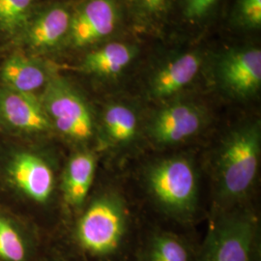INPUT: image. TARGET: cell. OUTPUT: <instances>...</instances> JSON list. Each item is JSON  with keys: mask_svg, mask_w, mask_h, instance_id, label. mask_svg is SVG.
<instances>
[{"mask_svg": "<svg viewBox=\"0 0 261 261\" xmlns=\"http://www.w3.org/2000/svg\"><path fill=\"white\" fill-rule=\"evenodd\" d=\"M137 243L132 238L125 200L112 191L88 204L73 234L75 252L83 261H134Z\"/></svg>", "mask_w": 261, "mask_h": 261, "instance_id": "cell-1", "label": "cell"}, {"mask_svg": "<svg viewBox=\"0 0 261 261\" xmlns=\"http://www.w3.org/2000/svg\"><path fill=\"white\" fill-rule=\"evenodd\" d=\"M260 122H244L221 141L214 162L216 195L225 205L241 202L250 195L258 173Z\"/></svg>", "mask_w": 261, "mask_h": 261, "instance_id": "cell-2", "label": "cell"}, {"mask_svg": "<svg viewBox=\"0 0 261 261\" xmlns=\"http://www.w3.org/2000/svg\"><path fill=\"white\" fill-rule=\"evenodd\" d=\"M145 184L153 199L168 214L187 218L198 201V179L195 165L184 156L161 159L145 171Z\"/></svg>", "mask_w": 261, "mask_h": 261, "instance_id": "cell-3", "label": "cell"}, {"mask_svg": "<svg viewBox=\"0 0 261 261\" xmlns=\"http://www.w3.org/2000/svg\"><path fill=\"white\" fill-rule=\"evenodd\" d=\"M196 261H260L257 220L248 211L218 219L198 246Z\"/></svg>", "mask_w": 261, "mask_h": 261, "instance_id": "cell-4", "label": "cell"}, {"mask_svg": "<svg viewBox=\"0 0 261 261\" xmlns=\"http://www.w3.org/2000/svg\"><path fill=\"white\" fill-rule=\"evenodd\" d=\"M40 99L53 130L79 144L93 138L96 123L92 111L84 96L64 79L53 75Z\"/></svg>", "mask_w": 261, "mask_h": 261, "instance_id": "cell-5", "label": "cell"}, {"mask_svg": "<svg viewBox=\"0 0 261 261\" xmlns=\"http://www.w3.org/2000/svg\"><path fill=\"white\" fill-rule=\"evenodd\" d=\"M208 121L205 109L188 101H175L155 112L146 126L147 136L157 146H171L197 136Z\"/></svg>", "mask_w": 261, "mask_h": 261, "instance_id": "cell-6", "label": "cell"}, {"mask_svg": "<svg viewBox=\"0 0 261 261\" xmlns=\"http://www.w3.org/2000/svg\"><path fill=\"white\" fill-rule=\"evenodd\" d=\"M216 76L221 88L232 98L251 99L260 89V48L243 47L225 53L218 61Z\"/></svg>", "mask_w": 261, "mask_h": 261, "instance_id": "cell-7", "label": "cell"}, {"mask_svg": "<svg viewBox=\"0 0 261 261\" xmlns=\"http://www.w3.org/2000/svg\"><path fill=\"white\" fill-rule=\"evenodd\" d=\"M119 22L115 0H85L72 14L69 41L75 47H86L113 33Z\"/></svg>", "mask_w": 261, "mask_h": 261, "instance_id": "cell-8", "label": "cell"}, {"mask_svg": "<svg viewBox=\"0 0 261 261\" xmlns=\"http://www.w3.org/2000/svg\"><path fill=\"white\" fill-rule=\"evenodd\" d=\"M8 179L22 195L37 203H46L53 196L56 178L47 161L29 151H19L10 158Z\"/></svg>", "mask_w": 261, "mask_h": 261, "instance_id": "cell-9", "label": "cell"}, {"mask_svg": "<svg viewBox=\"0 0 261 261\" xmlns=\"http://www.w3.org/2000/svg\"><path fill=\"white\" fill-rule=\"evenodd\" d=\"M0 125L23 134H41L53 130L40 97L5 86L0 88Z\"/></svg>", "mask_w": 261, "mask_h": 261, "instance_id": "cell-10", "label": "cell"}, {"mask_svg": "<svg viewBox=\"0 0 261 261\" xmlns=\"http://www.w3.org/2000/svg\"><path fill=\"white\" fill-rule=\"evenodd\" d=\"M202 65L199 54L186 53L162 64L150 75L147 93L157 101L171 99L192 84Z\"/></svg>", "mask_w": 261, "mask_h": 261, "instance_id": "cell-11", "label": "cell"}, {"mask_svg": "<svg viewBox=\"0 0 261 261\" xmlns=\"http://www.w3.org/2000/svg\"><path fill=\"white\" fill-rule=\"evenodd\" d=\"M197 250L181 234L152 229L139 237L134 261H196Z\"/></svg>", "mask_w": 261, "mask_h": 261, "instance_id": "cell-12", "label": "cell"}, {"mask_svg": "<svg viewBox=\"0 0 261 261\" xmlns=\"http://www.w3.org/2000/svg\"><path fill=\"white\" fill-rule=\"evenodd\" d=\"M96 166V156L87 150L79 151L69 159L62 179V192L68 205H84L93 184Z\"/></svg>", "mask_w": 261, "mask_h": 261, "instance_id": "cell-13", "label": "cell"}, {"mask_svg": "<svg viewBox=\"0 0 261 261\" xmlns=\"http://www.w3.org/2000/svg\"><path fill=\"white\" fill-rule=\"evenodd\" d=\"M53 75L41 62L21 55L10 56L0 71L5 87L29 94L44 89Z\"/></svg>", "mask_w": 261, "mask_h": 261, "instance_id": "cell-14", "label": "cell"}, {"mask_svg": "<svg viewBox=\"0 0 261 261\" xmlns=\"http://www.w3.org/2000/svg\"><path fill=\"white\" fill-rule=\"evenodd\" d=\"M139 126L138 114L129 105L110 103L102 115V141L110 148L125 147L137 139Z\"/></svg>", "mask_w": 261, "mask_h": 261, "instance_id": "cell-15", "label": "cell"}, {"mask_svg": "<svg viewBox=\"0 0 261 261\" xmlns=\"http://www.w3.org/2000/svg\"><path fill=\"white\" fill-rule=\"evenodd\" d=\"M72 14L61 5L43 11L28 25L27 41L30 47L44 49L55 47L68 36Z\"/></svg>", "mask_w": 261, "mask_h": 261, "instance_id": "cell-16", "label": "cell"}, {"mask_svg": "<svg viewBox=\"0 0 261 261\" xmlns=\"http://www.w3.org/2000/svg\"><path fill=\"white\" fill-rule=\"evenodd\" d=\"M137 55L138 50L134 46L112 42L86 55L81 68L88 74L115 76L130 65Z\"/></svg>", "mask_w": 261, "mask_h": 261, "instance_id": "cell-17", "label": "cell"}, {"mask_svg": "<svg viewBox=\"0 0 261 261\" xmlns=\"http://www.w3.org/2000/svg\"><path fill=\"white\" fill-rule=\"evenodd\" d=\"M29 244L8 218L0 215V261H28Z\"/></svg>", "mask_w": 261, "mask_h": 261, "instance_id": "cell-18", "label": "cell"}, {"mask_svg": "<svg viewBox=\"0 0 261 261\" xmlns=\"http://www.w3.org/2000/svg\"><path fill=\"white\" fill-rule=\"evenodd\" d=\"M134 19L140 27L157 28L168 16L171 0H126Z\"/></svg>", "mask_w": 261, "mask_h": 261, "instance_id": "cell-19", "label": "cell"}, {"mask_svg": "<svg viewBox=\"0 0 261 261\" xmlns=\"http://www.w3.org/2000/svg\"><path fill=\"white\" fill-rule=\"evenodd\" d=\"M34 0H0V30L15 34L28 25Z\"/></svg>", "mask_w": 261, "mask_h": 261, "instance_id": "cell-20", "label": "cell"}, {"mask_svg": "<svg viewBox=\"0 0 261 261\" xmlns=\"http://www.w3.org/2000/svg\"><path fill=\"white\" fill-rule=\"evenodd\" d=\"M231 22L245 30H258L261 27V0H236Z\"/></svg>", "mask_w": 261, "mask_h": 261, "instance_id": "cell-21", "label": "cell"}, {"mask_svg": "<svg viewBox=\"0 0 261 261\" xmlns=\"http://www.w3.org/2000/svg\"><path fill=\"white\" fill-rule=\"evenodd\" d=\"M220 0H181L183 15L191 21L205 19Z\"/></svg>", "mask_w": 261, "mask_h": 261, "instance_id": "cell-22", "label": "cell"}]
</instances>
